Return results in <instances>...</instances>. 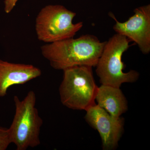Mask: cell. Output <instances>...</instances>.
Masks as SVG:
<instances>
[{
    "mask_svg": "<svg viewBox=\"0 0 150 150\" xmlns=\"http://www.w3.org/2000/svg\"><path fill=\"white\" fill-rule=\"evenodd\" d=\"M106 41L86 34L76 38H68L41 46L43 57L53 69L64 71L77 66L96 67Z\"/></svg>",
    "mask_w": 150,
    "mask_h": 150,
    "instance_id": "obj_1",
    "label": "cell"
},
{
    "mask_svg": "<svg viewBox=\"0 0 150 150\" xmlns=\"http://www.w3.org/2000/svg\"><path fill=\"white\" fill-rule=\"evenodd\" d=\"M95 100L98 106L116 118L128 110V101L120 87L101 84L98 87Z\"/></svg>",
    "mask_w": 150,
    "mask_h": 150,
    "instance_id": "obj_9",
    "label": "cell"
},
{
    "mask_svg": "<svg viewBox=\"0 0 150 150\" xmlns=\"http://www.w3.org/2000/svg\"><path fill=\"white\" fill-rule=\"evenodd\" d=\"M134 12L124 22L118 21L111 13L109 15L115 22L113 29L116 33L136 43L141 52L146 55L150 52V5L137 8Z\"/></svg>",
    "mask_w": 150,
    "mask_h": 150,
    "instance_id": "obj_6",
    "label": "cell"
},
{
    "mask_svg": "<svg viewBox=\"0 0 150 150\" xmlns=\"http://www.w3.org/2000/svg\"><path fill=\"white\" fill-rule=\"evenodd\" d=\"M92 67L77 66L63 71L59 88L61 102L76 110H86L95 103L98 87L93 77Z\"/></svg>",
    "mask_w": 150,
    "mask_h": 150,
    "instance_id": "obj_2",
    "label": "cell"
},
{
    "mask_svg": "<svg viewBox=\"0 0 150 150\" xmlns=\"http://www.w3.org/2000/svg\"><path fill=\"white\" fill-rule=\"evenodd\" d=\"M11 137L9 128L0 127V150H6L12 144Z\"/></svg>",
    "mask_w": 150,
    "mask_h": 150,
    "instance_id": "obj_10",
    "label": "cell"
},
{
    "mask_svg": "<svg viewBox=\"0 0 150 150\" xmlns=\"http://www.w3.org/2000/svg\"><path fill=\"white\" fill-rule=\"evenodd\" d=\"M76 16L75 12L60 5L44 7L35 20V30L38 40L52 43L74 38L83 26L82 22L73 23Z\"/></svg>",
    "mask_w": 150,
    "mask_h": 150,
    "instance_id": "obj_5",
    "label": "cell"
},
{
    "mask_svg": "<svg viewBox=\"0 0 150 150\" xmlns=\"http://www.w3.org/2000/svg\"><path fill=\"white\" fill-rule=\"evenodd\" d=\"M125 36L116 33L106 41L96 67V73L101 84L120 87L122 84L133 83L140 74L135 70L124 72L122 56L130 46Z\"/></svg>",
    "mask_w": 150,
    "mask_h": 150,
    "instance_id": "obj_4",
    "label": "cell"
},
{
    "mask_svg": "<svg viewBox=\"0 0 150 150\" xmlns=\"http://www.w3.org/2000/svg\"><path fill=\"white\" fill-rule=\"evenodd\" d=\"M85 119L99 133L103 150L117 148L124 131V120L110 115L95 104L86 110Z\"/></svg>",
    "mask_w": 150,
    "mask_h": 150,
    "instance_id": "obj_7",
    "label": "cell"
},
{
    "mask_svg": "<svg viewBox=\"0 0 150 150\" xmlns=\"http://www.w3.org/2000/svg\"><path fill=\"white\" fill-rule=\"evenodd\" d=\"M18 0H4V11L6 13H9L15 7Z\"/></svg>",
    "mask_w": 150,
    "mask_h": 150,
    "instance_id": "obj_11",
    "label": "cell"
},
{
    "mask_svg": "<svg viewBox=\"0 0 150 150\" xmlns=\"http://www.w3.org/2000/svg\"><path fill=\"white\" fill-rule=\"evenodd\" d=\"M41 71L32 65L15 64L0 59V97L12 86L23 84L40 76Z\"/></svg>",
    "mask_w": 150,
    "mask_h": 150,
    "instance_id": "obj_8",
    "label": "cell"
},
{
    "mask_svg": "<svg viewBox=\"0 0 150 150\" xmlns=\"http://www.w3.org/2000/svg\"><path fill=\"white\" fill-rule=\"evenodd\" d=\"M15 113L9 128L12 142L17 150H25L40 144V133L43 121L36 106V96L32 91L28 92L22 100L14 97Z\"/></svg>",
    "mask_w": 150,
    "mask_h": 150,
    "instance_id": "obj_3",
    "label": "cell"
}]
</instances>
